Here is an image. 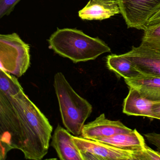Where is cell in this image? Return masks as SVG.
<instances>
[{
    "mask_svg": "<svg viewBox=\"0 0 160 160\" xmlns=\"http://www.w3.org/2000/svg\"><path fill=\"white\" fill-rule=\"evenodd\" d=\"M52 132L48 119L23 89L0 92L1 160L12 149L21 151L26 159L42 160L48 152Z\"/></svg>",
    "mask_w": 160,
    "mask_h": 160,
    "instance_id": "cell-1",
    "label": "cell"
},
{
    "mask_svg": "<svg viewBox=\"0 0 160 160\" xmlns=\"http://www.w3.org/2000/svg\"><path fill=\"white\" fill-rule=\"evenodd\" d=\"M48 43L55 53L74 63L93 60L111 52L104 42L76 29H58L50 36Z\"/></svg>",
    "mask_w": 160,
    "mask_h": 160,
    "instance_id": "cell-2",
    "label": "cell"
},
{
    "mask_svg": "<svg viewBox=\"0 0 160 160\" xmlns=\"http://www.w3.org/2000/svg\"><path fill=\"white\" fill-rule=\"evenodd\" d=\"M54 87L62 123L70 133L78 136L92 112V106L76 92L61 72L55 75Z\"/></svg>",
    "mask_w": 160,
    "mask_h": 160,
    "instance_id": "cell-3",
    "label": "cell"
},
{
    "mask_svg": "<svg viewBox=\"0 0 160 160\" xmlns=\"http://www.w3.org/2000/svg\"><path fill=\"white\" fill-rule=\"evenodd\" d=\"M30 47L17 33L0 35L1 70L20 77L30 66Z\"/></svg>",
    "mask_w": 160,
    "mask_h": 160,
    "instance_id": "cell-4",
    "label": "cell"
},
{
    "mask_svg": "<svg viewBox=\"0 0 160 160\" xmlns=\"http://www.w3.org/2000/svg\"><path fill=\"white\" fill-rule=\"evenodd\" d=\"M128 28L144 31L149 20L160 10V0H117Z\"/></svg>",
    "mask_w": 160,
    "mask_h": 160,
    "instance_id": "cell-5",
    "label": "cell"
},
{
    "mask_svg": "<svg viewBox=\"0 0 160 160\" xmlns=\"http://www.w3.org/2000/svg\"><path fill=\"white\" fill-rule=\"evenodd\" d=\"M83 160H135L134 151L125 150L109 144L73 136Z\"/></svg>",
    "mask_w": 160,
    "mask_h": 160,
    "instance_id": "cell-6",
    "label": "cell"
},
{
    "mask_svg": "<svg viewBox=\"0 0 160 160\" xmlns=\"http://www.w3.org/2000/svg\"><path fill=\"white\" fill-rule=\"evenodd\" d=\"M123 54L144 75L160 78V52L140 44Z\"/></svg>",
    "mask_w": 160,
    "mask_h": 160,
    "instance_id": "cell-7",
    "label": "cell"
},
{
    "mask_svg": "<svg viewBox=\"0 0 160 160\" xmlns=\"http://www.w3.org/2000/svg\"><path fill=\"white\" fill-rule=\"evenodd\" d=\"M132 131V129L125 126L120 121H112L107 118L103 113L93 121L84 125L81 135L84 138L96 140Z\"/></svg>",
    "mask_w": 160,
    "mask_h": 160,
    "instance_id": "cell-8",
    "label": "cell"
},
{
    "mask_svg": "<svg viewBox=\"0 0 160 160\" xmlns=\"http://www.w3.org/2000/svg\"><path fill=\"white\" fill-rule=\"evenodd\" d=\"M60 125L57 126L51 145L61 160H83L80 150L74 141L73 136Z\"/></svg>",
    "mask_w": 160,
    "mask_h": 160,
    "instance_id": "cell-9",
    "label": "cell"
},
{
    "mask_svg": "<svg viewBox=\"0 0 160 160\" xmlns=\"http://www.w3.org/2000/svg\"><path fill=\"white\" fill-rule=\"evenodd\" d=\"M120 13L117 0H90L78 12V16L84 20H103Z\"/></svg>",
    "mask_w": 160,
    "mask_h": 160,
    "instance_id": "cell-10",
    "label": "cell"
},
{
    "mask_svg": "<svg viewBox=\"0 0 160 160\" xmlns=\"http://www.w3.org/2000/svg\"><path fill=\"white\" fill-rule=\"evenodd\" d=\"M129 92L123 103L122 112L128 116L153 118L152 106L154 102L143 96L137 90L129 87Z\"/></svg>",
    "mask_w": 160,
    "mask_h": 160,
    "instance_id": "cell-11",
    "label": "cell"
},
{
    "mask_svg": "<svg viewBox=\"0 0 160 160\" xmlns=\"http://www.w3.org/2000/svg\"><path fill=\"white\" fill-rule=\"evenodd\" d=\"M113 147L125 150H139L146 146L145 139L136 129L128 132L120 133L97 139Z\"/></svg>",
    "mask_w": 160,
    "mask_h": 160,
    "instance_id": "cell-12",
    "label": "cell"
},
{
    "mask_svg": "<svg viewBox=\"0 0 160 160\" xmlns=\"http://www.w3.org/2000/svg\"><path fill=\"white\" fill-rule=\"evenodd\" d=\"M124 81L128 87L137 90L147 99L153 102H160V78L144 76L126 78Z\"/></svg>",
    "mask_w": 160,
    "mask_h": 160,
    "instance_id": "cell-13",
    "label": "cell"
},
{
    "mask_svg": "<svg viewBox=\"0 0 160 160\" xmlns=\"http://www.w3.org/2000/svg\"><path fill=\"white\" fill-rule=\"evenodd\" d=\"M106 65L110 71L124 79L145 76L123 54L108 55L106 58Z\"/></svg>",
    "mask_w": 160,
    "mask_h": 160,
    "instance_id": "cell-14",
    "label": "cell"
},
{
    "mask_svg": "<svg viewBox=\"0 0 160 160\" xmlns=\"http://www.w3.org/2000/svg\"><path fill=\"white\" fill-rule=\"evenodd\" d=\"M140 44L160 52V24L148 27L144 31Z\"/></svg>",
    "mask_w": 160,
    "mask_h": 160,
    "instance_id": "cell-15",
    "label": "cell"
},
{
    "mask_svg": "<svg viewBox=\"0 0 160 160\" xmlns=\"http://www.w3.org/2000/svg\"><path fill=\"white\" fill-rule=\"evenodd\" d=\"M22 89L15 76L0 69V92L15 93Z\"/></svg>",
    "mask_w": 160,
    "mask_h": 160,
    "instance_id": "cell-16",
    "label": "cell"
},
{
    "mask_svg": "<svg viewBox=\"0 0 160 160\" xmlns=\"http://www.w3.org/2000/svg\"><path fill=\"white\" fill-rule=\"evenodd\" d=\"M135 160H160V152L154 150L146 145L134 151Z\"/></svg>",
    "mask_w": 160,
    "mask_h": 160,
    "instance_id": "cell-17",
    "label": "cell"
},
{
    "mask_svg": "<svg viewBox=\"0 0 160 160\" xmlns=\"http://www.w3.org/2000/svg\"><path fill=\"white\" fill-rule=\"evenodd\" d=\"M21 0H0V18L9 16Z\"/></svg>",
    "mask_w": 160,
    "mask_h": 160,
    "instance_id": "cell-18",
    "label": "cell"
},
{
    "mask_svg": "<svg viewBox=\"0 0 160 160\" xmlns=\"http://www.w3.org/2000/svg\"><path fill=\"white\" fill-rule=\"evenodd\" d=\"M144 136L149 143L155 146L160 152V133H147L144 134Z\"/></svg>",
    "mask_w": 160,
    "mask_h": 160,
    "instance_id": "cell-19",
    "label": "cell"
},
{
    "mask_svg": "<svg viewBox=\"0 0 160 160\" xmlns=\"http://www.w3.org/2000/svg\"><path fill=\"white\" fill-rule=\"evenodd\" d=\"M158 24H160V10L149 19L147 25V28Z\"/></svg>",
    "mask_w": 160,
    "mask_h": 160,
    "instance_id": "cell-20",
    "label": "cell"
},
{
    "mask_svg": "<svg viewBox=\"0 0 160 160\" xmlns=\"http://www.w3.org/2000/svg\"><path fill=\"white\" fill-rule=\"evenodd\" d=\"M152 112L153 119L160 120V102H154L152 105Z\"/></svg>",
    "mask_w": 160,
    "mask_h": 160,
    "instance_id": "cell-21",
    "label": "cell"
}]
</instances>
